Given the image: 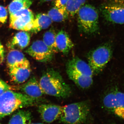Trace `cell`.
<instances>
[{
    "mask_svg": "<svg viewBox=\"0 0 124 124\" xmlns=\"http://www.w3.org/2000/svg\"><path fill=\"white\" fill-rule=\"evenodd\" d=\"M66 70L69 79L79 88L86 89L92 85L93 71L88 63L78 57H74L68 61Z\"/></svg>",
    "mask_w": 124,
    "mask_h": 124,
    "instance_id": "cell-3",
    "label": "cell"
},
{
    "mask_svg": "<svg viewBox=\"0 0 124 124\" xmlns=\"http://www.w3.org/2000/svg\"></svg>",
    "mask_w": 124,
    "mask_h": 124,
    "instance_id": "cell-31",
    "label": "cell"
},
{
    "mask_svg": "<svg viewBox=\"0 0 124 124\" xmlns=\"http://www.w3.org/2000/svg\"><path fill=\"white\" fill-rule=\"evenodd\" d=\"M31 40L30 34L26 31H20L14 36L7 44V47L10 50H20L29 45Z\"/></svg>",
    "mask_w": 124,
    "mask_h": 124,
    "instance_id": "cell-14",
    "label": "cell"
},
{
    "mask_svg": "<svg viewBox=\"0 0 124 124\" xmlns=\"http://www.w3.org/2000/svg\"><path fill=\"white\" fill-rule=\"evenodd\" d=\"M8 13L5 7L0 6V23H4L6 22Z\"/></svg>",
    "mask_w": 124,
    "mask_h": 124,
    "instance_id": "cell-24",
    "label": "cell"
},
{
    "mask_svg": "<svg viewBox=\"0 0 124 124\" xmlns=\"http://www.w3.org/2000/svg\"><path fill=\"white\" fill-rule=\"evenodd\" d=\"M4 59V47L0 43V64L3 62Z\"/></svg>",
    "mask_w": 124,
    "mask_h": 124,
    "instance_id": "cell-26",
    "label": "cell"
},
{
    "mask_svg": "<svg viewBox=\"0 0 124 124\" xmlns=\"http://www.w3.org/2000/svg\"><path fill=\"white\" fill-rule=\"evenodd\" d=\"M42 99L30 97L23 93L8 90L0 95V118L5 117L19 109L39 103Z\"/></svg>",
    "mask_w": 124,
    "mask_h": 124,
    "instance_id": "cell-2",
    "label": "cell"
},
{
    "mask_svg": "<svg viewBox=\"0 0 124 124\" xmlns=\"http://www.w3.org/2000/svg\"><path fill=\"white\" fill-rule=\"evenodd\" d=\"M38 111L43 122L50 124L59 119L62 111V107L52 104L39 105Z\"/></svg>",
    "mask_w": 124,
    "mask_h": 124,
    "instance_id": "cell-11",
    "label": "cell"
},
{
    "mask_svg": "<svg viewBox=\"0 0 124 124\" xmlns=\"http://www.w3.org/2000/svg\"><path fill=\"white\" fill-rule=\"evenodd\" d=\"M16 0V1H22V0Z\"/></svg>",
    "mask_w": 124,
    "mask_h": 124,
    "instance_id": "cell-29",
    "label": "cell"
},
{
    "mask_svg": "<svg viewBox=\"0 0 124 124\" xmlns=\"http://www.w3.org/2000/svg\"><path fill=\"white\" fill-rule=\"evenodd\" d=\"M53 0H39V2L41 4L45 3V2H48V1H51Z\"/></svg>",
    "mask_w": 124,
    "mask_h": 124,
    "instance_id": "cell-27",
    "label": "cell"
},
{
    "mask_svg": "<svg viewBox=\"0 0 124 124\" xmlns=\"http://www.w3.org/2000/svg\"><path fill=\"white\" fill-rule=\"evenodd\" d=\"M26 52L36 61L42 62H50L54 54L41 40L34 41Z\"/></svg>",
    "mask_w": 124,
    "mask_h": 124,
    "instance_id": "cell-10",
    "label": "cell"
},
{
    "mask_svg": "<svg viewBox=\"0 0 124 124\" xmlns=\"http://www.w3.org/2000/svg\"><path fill=\"white\" fill-rule=\"evenodd\" d=\"M111 46L109 43L101 45L91 50L88 54V62L93 75L101 72L110 60L112 55Z\"/></svg>",
    "mask_w": 124,
    "mask_h": 124,
    "instance_id": "cell-6",
    "label": "cell"
},
{
    "mask_svg": "<svg viewBox=\"0 0 124 124\" xmlns=\"http://www.w3.org/2000/svg\"><path fill=\"white\" fill-rule=\"evenodd\" d=\"M69 0H55L54 5L56 7L61 8H66V6Z\"/></svg>",
    "mask_w": 124,
    "mask_h": 124,
    "instance_id": "cell-25",
    "label": "cell"
},
{
    "mask_svg": "<svg viewBox=\"0 0 124 124\" xmlns=\"http://www.w3.org/2000/svg\"><path fill=\"white\" fill-rule=\"evenodd\" d=\"M90 106L87 101L74 103L62 107L60 121L64 124H82L87 120Z\"/></svg>",
    "mask_w": 124,
    "mask_h": 124,
    "instance_id": "cell-5",
    "label": "cell"
},
{
    "mask_svg": "<svg viewBox=\"0 0 124 124\" xmlns=\"http://www.w3.org/2000/svg\"><path fill=\"white\" fill-rule=\"evenodd\" d=\"M19 89L23 93L36 99H41L45 93L40 86L39 83L34 77L19 87Z\"/></svg>",
    "mask_w": 124,
    "mask_h": 124,
    "instance_id": "cell-12",
    "label": "cell"
},
{
    "mask_svg": "<svg viewBox=\"0 0 124 124\" xmlns=\"http://www.w3.org/2000/svg\"><path fill=\"white\" fill-rule=\"evenodd\" d=\"M16 89H17V88H16L14 87L10 86L4 81L0 79V95L7 90H12Z\"/></svg>",
    "mask_w": 124,
    "mask_h": 124,
    "instance_id": "cell-23",
    "label": "cell"
},
{
    "mask_svg": "<svg viewBox=\"0 0 124 124\" xmlns=\"http://www.w3.org/2000/svg\"><path fill=\"white\" fill-rule=\"evenodd\" d=\"M56 34L54 29L51 28L44 33L42 40L46 46L54 54L59 52L56 45Z\"/></svg>",
    "mask_w": 124,
    "mask_h": 124,
    "instance_id": "cell-20",
    "label": "cell"
},
{
    "mask_svg": "<svg viewBox=\"0 0 124 124\" xmlns=\"http://www.w3.org/2000/svg\"><path fill=\"white\" fill-rule=\"evenodd\" d=\"M9 70V74L11 81L17 84L26 82L30 77L31 71V67L13 68Z\"/></svg>",
    "mask_w": 124,
    "mask_h": 124,
    "instance_id": "cell-16",
    "label": "cell"
},
{
    "mask_svg": "<svg viewBox=\"0 0 124 124\" xmlns=\"http://www.w3.org/2000/svg\"><path fill=\"white\" fill-rule=\"evenodd\" d=\"M31 119L29 111L19 110L11 116L8 124H29Z\"/></svg>",
    "mask_w": 124,
    "mask_h": 124,
    "instance_id": "cell-18",
    "label": "cell"
},
{
    "mask_svg": "<svg viewBox=\"0 0 124 124\" xmlns=\"http://www.w3.org/2000/svg\"><path fill=\"white\" fill-rule=\"evenodd\" d=\"M99 9L107 22L114 24H124V0H106Z\"/></svg>",
    "mask_w": 124,
    "mask_h": 124,
    "instance_id": "cell-7",
    "label": "cell"
},
{
    "mask_svg": "<svg viewBox=\"0 0 124 124\" xmlns=\"http://www.w3.org/2000/svg\"><path fill=\"white\" fill-rule=\"evenodd\" d=\"M0 124H1V123H0Z\"/></svg>",
    "mask_w": 124,
    "mask_h": 124,
    "instance_id": "cell-30",
    "label": "cell"
},
{
    "mask_svg": "<svg viewBox=\"0 0 124 124\" xmlns=\"http://www.w3.org/2000/svg\"><path fill=\"white\" fill-rule=\"evenodd\" d=\"M29 124H44L41 123H30Z\"/></svg>",
    "mask_w": 124,
    "mask_h": 124,
    "instance_id": "cell-28",
    "label": "cell"
},
{
    "mask_svg": "<svg viewBox=\"0 0 124 124\" xmlns=\"http://www.w3.org/2000/svg\"><path fill=\"white\" fill-rule=\"evenodd\" d=\"M53 21L47 14H37L35 17L33 26L30 31L37 33L41 31L47 29L52 24Z\"/></svg>",
    "mask_w": 124,
    "mask_h": 124,
    "instance_id": "cell-17",
    "label": "cell"
},
{
    "mask_svg": "<svg viewBox=\"0 0 124 124\" xmlns=\"http://www.w3.org/2000/svg\"><path fill=\"white\" fill-rule=\"evenodd\" d=\"M47 14L53 22L58 23L66 21L69 16L66 8H59L56 6L50 9Z\"/></svg>",
    "mask_w": 124,
    "mask_h": 124,
    "instance_id": "cell-19",
    "label": "cell"
},
{
    "mask_svg": "<svg viewBox=\"0 0 124 124\" xmlns=\"http://www.w3.org/2000/svg\"><path fill=\"white\" fill-rule=\"evenodd\" d=\"M56 43L59 52L67 55L74 46L68 33L66 31L61 30L56 34Z\"/></svg>",
    "mask_w": 124,
    "mask_h": 124,
    "instance_id": "cell-15",
    "label": "cell"
},
{
    "mask_svg": "<svg viewBox=\"0 0 124 124\" xmlns=\"http://www.w3.org/2000/svg\"><path fill=\"white\" fill-rule=\"evenodd\" d=\"M102 103L108 110L124 119V93L116 90L109 92L104 96Z\"/></svg>",
    "mask_w": 124,
    "mask_h": 124,
    "instance_id": "cell-8",
    "label": "cell"
},
{
    "mask_svg": "<svg viewBox=\"0 0 124 124\" xmlns=\"http://www.w3.org/2000/svg\"><path fill=\"white\" fill-rule=\"evenodd\" d=\"M32 3V0H14L10 4L8 7L10 15L13 14L23 9L28 8Z\"/></svg>",
    "mask_w": 124,
    "mask_h": 124,
    "instance_id": "cell-21",
    "label": "cell"
},
{
    "mask_svg": "<svg viewBox=\"0 0 124 124\" xmlns=\"http://www.w3.org/2000/svg\"><path fill=\"white\" fill-rule=\"evenodd\" d=\"M77 14L80 32L89 35L97 33L99 29V13L94 6L89 4L84 5Z\"/></svg>",
    "mask_w": 124,
    "mask_h": 124,
    "instance_id": "cell-4",
    "label": "cell"
},
{
    "mask_svg": "<svg viewBox=\"0 0 124 124\" xmlns=\"http://www.w3.org/2000/svg\"><path fill=\"white\" fill-rule=\"evenodd\" d=\"M39 83L45 94L66 98L71 94L70 86L64 81L59 72L53 68L45 71Z\"/></svg>",
    "mask_w": 124,
    "mask_h": 124,
    "instance_id": "cell-1",
    "label": "cell"
},
{
    "mask_svg": "<svg viewBox=\"0 0 124 124\" xmlns=\"http://www.w3.org/2000/svg\"><path fill=\"white\" fill-rule=\"evenodd\" d=\"M35 19L33 12L28 8L23 9L10 16V27L16 30L31 31Z\"/></svg>",
    "mask_w": 124,
    "mask_h": 124,
    "instance_id": "cell-9",
    "label": "cell"
},
{
    "mask_svg": "<svg viewBox=\"0 0 124 124\" xmlns=\"http://www.w3.org/2000/svg\"><path fill=\"white\" fill-rule=\"evenodd\" d=\"M7 64L9 69L13 68L30 67L29 61L20 50H10L7 57Z\"/></svg>",
    "mask_w": 124,
    "mask_h": 124,
    "instance_id": "cell-13",
    "label": "cell"
},
{
    "mask_svg": "<svg viewBox=\"0 0 124 124\" xmlns=\"http://www.w3.org/2000/svg\"><path fill=\"white\" fill-rule=\"evenodd\" d=\"M86 0H69L66 9L69 15L73 17L77 14L78 11L82 6L85 4Z\"/></svg>",
    "mask_w": 124,
    "mask_h": 124,
    "instance_id": "cell-22",
    "label": "cell"
}]
</instances>
